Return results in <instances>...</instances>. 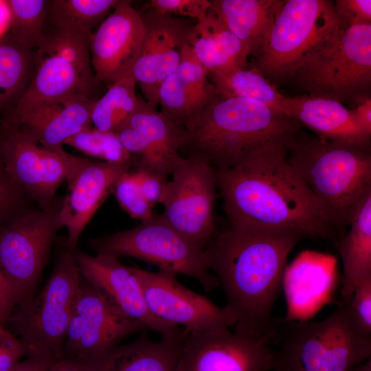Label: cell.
<instances>
[{
	"mask_svg": "<svg viewBox=\"0 0 371 371\" xmlns=\"http://www.w3.org/2000/svg\"><path fill=\"white\" fill-rule=\"evenodd\" d=\"M304 232L293 228L231 225L205 249L236 323L234 330L273 339L272 310L288 256Z\"/></svg>",
	"mask_w": 371,
	"mask_h": 371,
	"instance_id": "6da1fadb",
	"label": "cell"
},
{
	"mask_svg": "<svg viewBox=\"0 0 371 371\" xmlns=\"http://www.w3.org/2000/svg\"><path fill=\"white\" fill-rule=\"evenodd\" d=\"M289 144L267 149L234 168H215L227 217L231 225L293 228L309 237H331L332 227L287 161Z\"/></svg>",
	"mask_w": 371,
	"mask_h": 371,
	"instance_id": "7a4b0ae2",
	"label": "cell"
},
{
	"mask_svg": "<svg viewBox=\"0 0 371 371\" xmlns=\"http://www.w3.org/2000/svg\"><path fill=\"white\" fill-rule=\"evenodd\" d=\"M302 127L260 102L214 94L182 128L183 146L205 155L215 168H231L267 149L289 144Z\"/></svg>",
	"mask_w": 371,
	"mask_h": 371,
	"instance_id": "3957f363",
	"label": "cell"
},
{
	"mask_svg": "<svg viewBox=\"0 0 371 371\" xmlns=\"http://www.w3.org/2000/svg\"><path fill=\"white\" fill-rule=\"evenodd\" d=\"M286 159L332 228L349 226L355 207L371 191L370 146L297 134Z\"/></svg>",
	"mask_w": 371,
	"mask_h": 371,
	"instance_id": "277c9868",
	"label": "cell"
},
{
	"mask_svg": "<svg viewBox=\"0 0 371 371\" xmlns=\"http://www.w3.org/2000/svg\"><path fill=\"white\" fill-rule=\"evenodd\" d=\"M278 348L271 371H350L370 359L371 333L345 301L326 318L276 326Z\"/></svg>",
	"mask_w": 371,
	"mask_h": 371,
	"instance_id": "5b68a950",
	"label": "cell"
},
{
	"mask_svg": "<svg viewBox=\"0 0 371 371\" xmlns=\"http://www.w3.org/2000/svg\"><path fill=\"white\" fill-rule=\"evenodd\" d=\"M346 26L334 1L281 0L266 41L249 67L274 82L291 80Z\"/></svg>",
	"mask_w": 371,
	"mask_h": 371,
	"instance_id": "8992f818",
	"label": "cell"
},
{
	"mask_svg": "<svg viewBox=\"0 0 371 371\" xmlns=\"http://www.w3.org/2000/svg\"><path fill=\"white\" fill-rule=\"evenodd\" d=\"M91 33L46 21L35 50L30 86L14 110L74 96L95 98L92 95L98 85L91 63Z\"/></svg>",
	"mask_w": 371,
	"mask_h": 371,
	"instance_id": "52a82bcc",
	"label": "cell"
},
{
	"mask_svg": "<svg viewBox=\"0 0 371 371\" xmlns=\"http://www.w3.org/2000/svg\"><path fill=\"white\" fill-rule=\"evenodd\" d=\"M96 254L132 257L159 270L197 280L205 291L219 286L208 267L205 249L172 227L161 214H153L137 226L90 240Z\"/></svg>",
	"mask_w": 371,
	"mask_h": 371,
	"instance_id": "ba28073f",
	"label": "cell"
},
{
	"mask_svg": "<svg viewBox=\"0 0 371 371\" xmlns=\"http://www.w3.org/2000/svg\"><path fill=\"white\" fill-rule=\"evenodd\" d=\"M81 275L74 251L62 252L36 297L14 308L9 322L27 348V355L63 359V344Z\"/></svg>",
	"mask_w": 371,
	"mask_h": 371,
	"instance_id": "9c48e42d",
	"label": "cell"
},
{
	"mask_svg": "<svg viewBox=\"0 0 371 371\" xmlns=\"http://www.w3.org/2000/svg\"><path fill=\"white\" fill-rule=\"evenodd\" d=\"M291 80L307 95L342 103L370 96L371 25L346 26L326 48L297 69Z\"/></svg>",
	"mask_w": 371,
	"mask_h": 371,
	"instance_id": "30bf717a",
	"label": "cell"
},
{
	"mask_svg": "<svg viewBox=\"0 0 371 371\" xmlns=\"http://www.w3.org/2000/svg\"><path fill=\"white\" fill-rule=\"evenodd\" d=\"M60 228L58 212L51 207L23 214L0 233V267L9 286L12 311L32 299Z\"/></svg>",
	"mask_w": 371,
	"mask_h": 371,
	"instance_id": "8fae6325",
	"label": "cell"
},
{
	"mask_svg": "<svg viewBox=\"0 0 371 371\" xmlns=\"http://www.w3.org/2000/svg\"><path fill=\"white\" fill-rule=\"evenodd\" d=\"M161 203L164 219L205 249L214 237L215 168L203 154L192 152L173 170Z\"/></svg>",
	"mask_w": 371,
	"mask_h": 371,
	"instance_id": "7c38bea8",
	"label": "cell"
},
{
	"mask_svg": "<svg viewBox=\"0 0 371 371\" xmlns=\"http://www.w3.org/2000/svg\"><path fill=\"white\" fill-rule=\"evenodd\" d=\"M0 159L16 184L32 197L41 210L51 208L56 190L69 184L87 159L40 145L18 129L0 128Z\"/></svg>",
	"mask_w": 371,
	"mask_h": 371,
	"instance_id": "4fadbf2b",
	"label": "cell"
},
{
	"mask_svg": "<svg viewBox=\"0 0 371 371\" xmlns=\"http://www.w3.org/2000/svg\"><path fill=\"white\" fill-rule=\"evenodd\" d=\"M142 287L148 309L157 318L181 326L189 333L220 330L234 326L236 321L226 307L179 283L176 275L159 270L151 272L130 267Z\"/></svg>",
	"mask_w": 371,
	"mask_h": 371,
	"instance_id": "5bb4252c",
	"label": "cell"
},
{
	"mask_svg": "<svg viewBox=\"0 0 371 371\" xmlns=\"http://www.w3.org/2000/svg\"><path fill=\"white\" fill-rule=\"evenodd\" d=\"M146 329L115 311L81 276L65 335L63 359L90 364L128 335Z\"/></svg>",
	"mask_w": 371,
	"mask_h": 371,
	"instance_id": "9a60e30c",
	"label": "cell"
},
{
	"mask_svg": "<svg viewBox=\"0 0 371 371\" xmlns=\"http://www.w3.org/2000/svg\"><path fill=\"white\" fill-rule=\"evenodd\" d=\"M273 339L229 328L186 335L175 371H271Z\"/></svg>",
	"mask_w": 371,
	"mask_h": 371,
	"instance_id": "2e32d148",
	"label": "cell"
},
{
	"mask_svg": "<svg viewBox=\"0 0 371 371\" xmlns=\"http://www.w3.org/2000/svg\"><path fill=\"white\" fill-rule=\"evenodd\" d=\"M81 276L117 313L136 321L163 338L181 336L185 330L157 318L148 309L140 284L130 267L104 254L74 251Z\"/></svg>",
	"mask_w": 371,
	"mask_h": 371,
	"instance_id": "e0dca14e",
	"label": "cell"
},
{
	"mask_svg": "<svg viewBox=\"0 0 371 371\" xmlns=\"http://www.w3.org/2000/svg\"><path fill=\"white\" fill-rule=\"evenodd\" d=\"M144 25L130 1L118 0L89 36L91 63L98 85L108 86L133 72L141 53Z\"/></svg>",
	"mask_w": 371,
	"mask_h": 371,
	"instance_id": "ac0fdd59",
	"label": "cell"
},
{
	"mask_svg": "<svg viewBox=\"0 0 371 371\" xmlns=\"http://www.w3.org/2000/svg\"><path fill=\"white\" fill-rule=\"evenodd\" d=\"M139 12L144 21V38L133 75L145 100L156 108L160 85L177 69L193 25L183 19L159 14L148 6Z\"/></svg>",
	"mask_w": 371,
	"mask_h": 371,
	"instance_id": "d6986e66",
	"label": "cell"
},
{
	"mask_svg": "<svg viewBox=\"0 0 371 371\" xmlns=\"http://www.w3.org/2000/svg\"><path fill=\"white\" fill-rule=\"evenodd\" d=\"M136 170L166 179L183 160L182 128L142 98L138 109L115 132Z\"/></svg>",
	"mask_w": 371,
	"mask_h": 371,
	"instance_id": "ffe728a7",
	"label": "cell"
},
{
	"mask_svg": "<svg viewBox=\"0 0 371 371\" xmlns=\"http://www.w3.org/2000/svg\"><path fill=\"white\" fill-rule=\"evenodd\" d=\"M95 100L74 96L15 109L0 121V128L18 129L46 148L62 150L67 139L92 126Z\"/></svg>",
	"mask_w": 371,
	"mask_h": 371,
	"instance_id": "44dd1931",
	"label": "cell"
},
{
	"mask_svg": "<svg viewBox=\"0 0 371 371\" xmlns=\"http://www.w3.org/2000/svg\"><path fill=\"white\" fill-rule=\"evenodd\" d=\"M133 166L126 162L91 161L87 159L73 181L58 212V222L67 232V247L75 251L82 231L112 193L121 175Z\"/></svg>",
	"mask_w": 371,
	"mask_h": 371,
	"instance_id": "7402d4cb",
	"label": "cell"
},
{
	"mask_svg": "<svg viewBox=\"0 0 371 371\" xmlns=\"http://www.w3.org/2000/svg\"><path fill=\"white\" fill-rule=\"evenodd\" d=\"M284 114L325 140L370 146L371 135L351 110L336 100L307 94L287 97Z\"/></svg>",
	"mask_w": 371,
	"mask_h": 371,
	"instance_id": "603a6c76",
	"label": "cell"
},
{
	"mask_svg": "<svg viewBox=\"0 0 371 371\" xmlns=\"http://www.w3.org/2000/svg\"><path fill=\"white\" fill-rule=\"evenodd\" d=\"M188 333L175 338L161 337L159 341L140 337L113 347L88 366L91 371H175Z\"/></svg>",
	"mask_w": 371,
	"mask_h": 371,
	"instance_id": "cb8c5ba5",
	"label": "cell"
},
{
	"mask_svg": "<svg viewBox=\"0 0 371 371\" xmlns=\"http://www.w3.org/2000/svg\"><path fill=\"white\" fill-rule=\"evenodd\" d=\"M216 15L243 43L249 56L263 46L281 0H210Z\"/></svg>",
	"mask_w": 371,
	"mask_h": 371,
	"instance_id": "d4e9b609",
	"label": "cell"
},
{
	"mask_svg": "<svg viewBox=\"0 0 371 371\" xmlns=\"http://www.w3.org/2000/svg\"><path fill=\"white\" fill-rule=\"evenodd\" d=\"M348 232L336 242L343 269L342 296L348 301L356 287L371 278V191L355 207Z\"/></svg>",
	"mask_w": 371,
	"mask_h": 371,
	"instance_id": "484cf974",
	"label": "cell"
},
{
	"mask_svg": "<svg viewBox=\"0 0 371 371\" xmlns=\"http://www.w3.org/2000/svg\"><path fill=\"white\" fill-rule=\"evenodd\" d=\"M35 50L0 36V121L8 116L27 93L33 76Z\"/></svg>",
	"mask_w": 371,
	"mask_h": 371,
	"instance_id": "4316f807",
	"label": "cell"
},
{
	"mask_svg": "<svg viewBox=\"0 0 371 371\" xmlns=\"http://www.w3.org/2000/svg\"><path fill=\"white\" fill-rule=\"evenodd\" d=\"M207 76L215 94L254 100L285 115L286 96L258 71L248 67L208 72Z\"/></svg>",
	"mask_w": 371,
	"mask_h": 371,
	"instance_id": "83f0119b",
	"label": "cell"
},
{
	"mask_svg": "<svg viewBox=\"0 0 371 371\" xmlns=\"http://www.w3.org/2000/svg\"><path fill=\"white\" fill-rule=\"evenodd\" d=\"M133 72L107 87L95 100L91 120L92 126L102 132H115L138 109L142 98L137 95Z\"/></svg>",
	"mask_w": 371,
	"mask_h": 371,
	"instance_id": "f1b7e54d",
	"label": "cell"
},
{
	"mask_svg": "<svg viewBox=\"0 0 371 371\" xmlns=\"http://www.w3.org/2000/svg\"><path fill=\"white\" fill-rule=\"evenodd\" d=\"M8 27L5 32L21 45L36 50L43 37L47 0L5 1Z\"/></svg>",
	"mask_w": 371,
	"mask_h": 371,
	"instance_id": "f546056e",
	"label": "cell"
},
{
	"mask_svg": "<svg viewBox=\"0 0 371 371\" xmlns=\"http://www.w3.org/2000/svg\"><path fill=\"white\" fill-rule=\"evenodd\" d=\"M118 0H47V22L92 32Z\"/></svg>",
	"mask_w": 371,
	"mask_h": 371,
	"instance_id": "4dcf8cb0",
	"label": "cell"
},
{
	"mask_svg": "<svg viewBox=\"0 0 371 371\" xmlns=\"http://www.w3.org/2000/svg\"><path fill=\"white\" fill-rule=\"evenodd\" d=\"M157 102L160 112L181 128H187L198 114L194 100L177 70L160 85Z\"/></svg>",
	"mask_w": 371,
	"mask_h": 371,
	"instance_id": "1f68e13d",
	"label": "cell"
},
{
	"mask_svg": "<svg viewBox=\"0 0 371 371\" xmlns=\"http://www.w3.org/2000/svg\"><path fill=\"white\" fill-rule=\"evenodd\" d=\"M207 14L192 25L188 35V45L194 55L207 72L236 68L223 50Z\"/></svg>",
	"mask_w": 371,
	"mask_h": 371,
	"instance_id": "d6a6232c",
	"label": "cell"
},
{
	"mask_svg": "<svg viewBox=\"0 0 371 371\" xmlns=\"http://www.w3.org/2000/svg\"><path fill=\"white\" fill-rule=\"evenodd\" d=\"M63 145H68L104 161L120 163L132 161L130 154L122 146L115 132H102L93 126L71 136Z\"/></svg>",
	"mask_w": 371,
	"mask_h": 371,
	"instance_id": "836d02e7",
	"label": "cell"
},
{
	"mask_svg": "<svg viewBox=\"0 0 371 371\" xmlns=\"http://www.w3.org/2000/svg\"><path fill=\"white\" fill-rule=\"evenodd\" d=\"M177 71L189 91L199 113L215 93L207 71L196 58L188 44L183 47Z\"/></svg>",
	"mask_w": 371,
	"mask_h": 371,
	"instance_id": "e575fe53",
	"label": "cell"
},
{
	"mask_svg": "<svg viewBox=\"0 0 371 371\" xmlns=\"http://www.w3.org/2000/svg\"><path fill=\"white\" fill-rule=\"evenodd\" d=\"M112 193L120 207L132 218L142 221L153 214L154 206L142 195L134 171H128L121 175Z\"/></svg>",
	"mask_w": 371,
	"mask_h": 371,
	"instance_id": "d590c367",
	"label": "cell"
},
{
	"mask_svg": "<svg viewBox=\"0 0 371 371\" xmlns=\"http://www.w3.org/2000/svg\"><path fill=\"white\" fill-rule=\"evenodd\" d=\"M148 6L161 15H180L198 21L208 13L210 2L209 0H151Z\"/></svg>",
	"mask_w": 371,
	"mask_h": 371,
	"instance_id": "8d00e7d4",
	"label": "cell"
},
{
	"mask_svg": "<svg viewBox=\"0 0 371 371\" xmlns=\"http://www.w3.org/2000/svg\"><path fill=\"white\" fill-rule=\"evenodd\" d=\"M348 302L355 319L366 332L371 333V278L356 287Z\"/></svg>",
	"mask_w": 371,
	"mask_h": 371,
	"instance_id": "74e56055",
	"label": "cell"
},
{
	"mask_svg": "<svg viewBox=\"0 0 371 371\" xmlns=\"http://www.w3.org/2000/svg\"><path fill=\"white\" fill-rule=\"evenodd\" d=\"M337 13L347 26L371 25L370 0H337Z\"/></svg>",
	"mask_w": 371,
	"mask_h": 371,
	"instance_id": "f35d334b",
	"label": "cell"
},
{
	"mask_svg": "<svg viewBox=\"0 0 371 371\" xmlns=\"http://www.w3.org/2000/svg\"><path fill=\"white\" fill-rule=\"evenodd\" d=\"M25 355L24 343L0 324V371H11Z\"/></svg>",
	"mask_w": 371,
	"mask_h": 371,
	"instance_id": "ab89813d",
	"label": "cell"
},
{
	"mask_svg": "<svg viewBox=\"0 0 371 371\" xmlns=\"http://www.w3.org/2000/svg\"><path fill=\"white\" fill-rule=\"evenodd\" d=\"M23 193L0 159V220L6 218L19 206Z\"/></svg>",
	"mask_w": 371,
	"mask_h": 371,
	"instance_id": "60d3db41",
	"label": "cell"
},
{
	"mask_svg": "<svg viewBox=\"0 0 371 371\" xmlns=\"http://www.w3.org/2000/svg\"><path fill=\"white\" fill-rule=\"evenodd\" d=\"M134 172L144 197L153 206L161 203L167 179L145 170H137Z\"/></svg>",
	"mask_w": 371,
	"mask_h": 371,
	"instance_id": "b9f144b4",
	"label": "cell"
},
{
	"mask_svg": "<svg viewBox=\"0 0 371 371\" xmlns=\"http://www.w3.org/2000/svg\"><path fill=\"white\" fill-rule=\"evenodd\" d=\"M54 361L56 359L47 355H30L20 361L11 371H48Z\"/></svg>",
	"mask_w": 371,
	"mask_h": 371,
	"instance_id": "7bdbcfd3",
	"label": "cell"
},
{
	"mask_svg": "<svg viewBox=\"0 0 371 371\" xmlns=\"http://www.w3.org/2000/svg\"><path fill=\"white\" fill-rule=\"evenodd\" d=\"M357 103L351 111L363 130L371 135V98L366 97Z\"/></svg>",
	"mask_w": 371,
	"mask_h": 371,
	"instance_id": "ee69618b",
	"label": "cell"
},
{
	"mask_svg": "<svg viewBox=\"0 0 371 371\" xmlns=\"http://www.w3.org/2000/svg\"><path fill=\"white\" fill-rule=\"evenodd\" d=\"M0 308L5 321L12 311L10 289L7 280L0 267Z\"/></svg>",
	"mask_w": 371,
	"mask_h": 371,
	"instance_id": "f6af8a7d",
	"label": "cell"
},
{
	"mask_svg": "<svg viewBox=\"0 0 371 371\" xmlns=\"http://www.w3.org/2000/svg\"><path fill=\"white\" fill-rule=\"evenodd\" d=\"M48 371H91L87 364L69 359H58L50 366Z\"/></svg>",
	"mask_w": 371,
	"mask_h": 371,
	"instance_id": "bcb514c9",
	"label": "cell"
},
{
	"mask_svg": "<svg viewBox=\"0 0 371 371\" xmlns=\"http://www.w3.org/2000/svg\"><path fill=\"white\" fill-rule=\"evenodd\" d=\"M8 16V12L6 6L5 1H0V17ZM9 19H0V29L3 27V23L8 24ZM4 32L0 30V36Z\"/></svg>",
	"mask_w": 371,
	"mask_h": 371,
	"instance_id": "7dc6e473",
	"label": "cell"
},
{
	"mask_svg": "<svg viewBox=\"0 0 371 371\" xmlns=\"http://www.w3.org/2000/svg\"><path fill=\"white\" fill-rule=\"evenodd\" d=\"M360 365V364H359ZM353 368L350 371H371V361L370 359H369L368 361L366 362V363L363 365L359 366Z\"/></svg>",
	"mask_w": 371,
	"mask_h": 371,
	"instance_id": "c3c4849f",
	"label": "cell"
},
{
	"mask_svg": "<svg viewBox=\"0 0 371 371\" xmlns=\"http://www.w3.org/2000/svg\"><path fill=\"white\" fill-rule=\"evenodd\" d=\"M5 321V316L3 315V313L1 308H0V324L3 323Z\"/></svg>",
	"mask_w": 371,
	"mask_h": 371,
	"instance_id": "681fc988",
	"label": "cell"
}]
</instances>
